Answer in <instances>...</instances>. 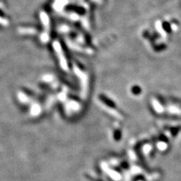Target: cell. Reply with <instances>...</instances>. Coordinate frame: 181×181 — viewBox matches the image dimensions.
Wrapping results in <instances>:
<instances>
[{
	"mask_svg": "<svg viewBox=\"0 0 181 181\" xmlns=\"http://www.w3.org/2000/svg\"><path fill=\"white\" fill-rule=\"evenodd\" d=\"M150 106L153 110L158 115L181 116L180 100L155 95L150 98Z\"/></svg>",
	"mask_w": 181,
	"mask_h": 181,
	"instance_id": "obj_1",
	"label": "cell"
},
{
	"mask_svg": "<svg viewBox=\"0 0 181 181\" xmlns=\"http://www.w3.org/2000/svg\"><path fill=\"white\" fill-rule=\"evenodd\" d=\"M97 101L100 106L113 117L118 119H122L125 118V115L121 112V110H120L116 102H114L112 99L106 96L105 94H101L99 95L97 97Z\"/></svg>",
	"mask_w": 181,
	"mask_h": 181,
	"instance_id": "obj_2",
	"label": "cell"
},
{
	"mask_svg": "<svg viewBox=\"0 0 181 181\" xmlns=\"http://www.w3.org/2000/svg\"><path fill=\"white\" fill-rule=\"evenodd\" d=\"M154 145L157 150L163 153L168 150L169 145H170V139L163 132H161L157 134L154 138Z\"/></svg>",
	"mask_w": 181,
	"mask_h": 181,
	"instance_id": "obj_3",
	"label": "cell"
},
{
	"mask_svg": "<svg viewBox=\"0 0 181 181\" xmlns=\"http://www.w3.org/2000/svg\"><path fill=\"white\" fill-rule=\"evenodd\" d=\"M112 135H113V138L114 141H120L121 140V135H122V131L121 128H113V133H112Z\"/></svg>",
	"mask_w": 181,
	"mask_h": 181,
	"instance_id": "obj_4",
	"label": "cell"
},
{
	"mask_svg": "<svg viewBox=\"0 0 181 181\" xmlns=\"http://www.w3.org/2000/svg\"><path fill=\"white\" fill-rule=\"evenodd\" d=\"M130 92L132 96H140L142 94V89L139 85L134 84L131 87Z\"/></svg>",
	"mask_w": 181,
	"mask_h": 181,
	"instance_id": "obj_5",
	"label": "cell"
}]
</instances>
